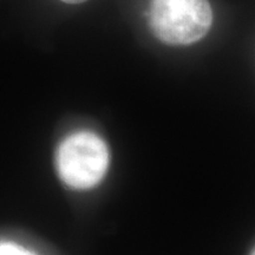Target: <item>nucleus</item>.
I'll use <instances>...</instances> for the list:
<instances>
[{
    "label": "nucleus",
    "instance_id": "obj_2",
    "mask_svg": "<svg viewBox=\"0 0 255 255\" xmlns=\"http://www.w3.org/2000/svg\"><path fill=\"white\" fill-rule=\"evenodd\" d=\"M107 143L91 131L71 133L60 142L56 168L65 184L75 189H89L102 181L109 167Z\"/></svg>",
    "mask_w": 255,
    "mask_h": 255
},
{
    "label": "nucleus",
    "instance_id": "obj_4",
    "mask_svg": "<svg viewBox=\"0 0 255 255\" xmlns=\"http://www.w3.org/2000/svg\"><path fill=\"white\" fill-rule=\"evenodd\" d=\"M63 2H66V4H81V2L87 1V0H62Z\"/></svg>",
    "mask_w": 255,
    "mask_h": 255
},
{
    "label": "nucleus",
    "instance_id": "obj_5",
    "mask_svg": "<svg viewBox=\"0 0 255 255\" xmlns=\"http://www.w3.org/2000/svg\"><path fill=\"white\" fill-rule=\"evenodd\" d=\"M250 255H255V248H254V250H253V251H252V253H251Z\"/></svg>",
    "mask_w": 255,
    "mask_h": 255
},
{
    "label": "nucleus",
    "instance_id": "obj_3",
    "mask_svg": "<svg viewBox=\"0 0 255 255\" xmlns=\"http://www.w3.org/2000/svg\"><path fill=\"white\" fill-rule=\"evenodd\" d=\"M0 255H38L27 248L11 241H0Z\"/></svg>",
    "mask_w": 255,
    "mask_h": 255
},
{
    "label": "nucleus",
    "instance_id": "obj_1",
    "mask_svg": "<svg viewBox=\"0 0 255 255\" xmlns=\"http://www.w3.org/2000/svg\"><path fill=\"white\" fill-rule=\"evenodd\" d=\"M148 20L162 43L189 45L209 32L213 9L208 0H151Z\"/></svg>",
    "mask_w": 255,
    "mask_h": 255
}]
</instances>
